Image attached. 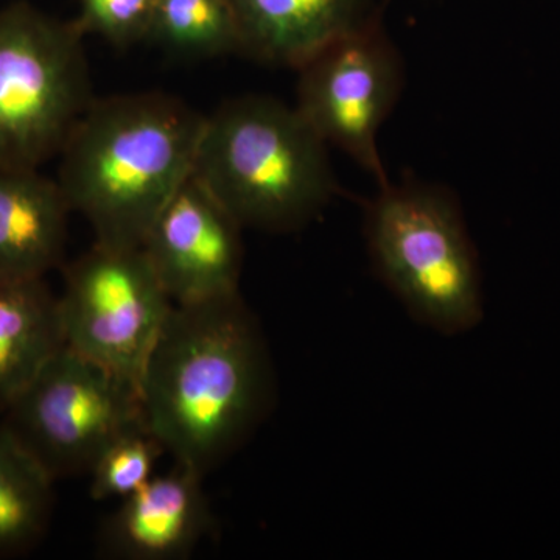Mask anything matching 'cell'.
<instances>
[{
	"mask_svg": "<svg viewBox=\"0 0 560 560\" xmlns=\"http://www.w3.org/2000/svg\"><path fill=\"white\" fill-rule=\"evenodd\" d=\"M275 396L270 352L241 293L173 305L139 381L147 429L201 477L248 441Z\"/></svg>",
	"mask_w": 560,
	"mask_h": 560,
	"instance_id": "obj_1",
	"label": "cell"
},
{
	"mask_svg": "<svg viewBox=\"0 0 560 560\" xmlns=\"http://www.w3.org/2000/svg\"><path fill=\"white\" fill-rule=\"evenodd\" d=\"M205 114L164 92L94 98L58 154V186L98 245L140 248L194 173Z\"/></svg>",
	"mask_w": 560,
	"mask_h": 560,
	"instance_id": "obj_2",
	"label": "cell"
},
{
	"mask_svg": "<svg viewBox=\"0 0 560 560\" xmlns=\"http://www.w3.org/2000/svg\"><path fill=\"white\" fill-rule=\"evenodd\" d=\"M329 149L296 106L242 95L206 116L194 176L243 230L289 234L340 194Z\"/></svg>",
	"mask_w": 560,
	"mask_h": 560,
	"instance_id": "obj_3",
	"label": "cell"
},
{
	"mask_svg": "<svg viewBox=\"0 0 560 560\" xmlns=\"http://www.w3.org/2000/svg\"><path fill=\"white\" fill-rule=\"evenodd\" d=\"M372 268L422 326L467 334L485 316L477 248L458 198L441 184L388 179L363 202Z\"/></svg>",
	"mask_w": 560,
	"mask_h": 560,
	"instance_id": "obj_4",
	"label": "cell"
},
{
	"mask_svg": "<svg viewBox=\"0 0 560 560\" xmlns=\"http://www.w3.org/2000/svg\"><path fill=\"white\" fill-rule=\"evenodd\" d=\"M83 36L31 3L0 11V168L39 171L94 101Z\"/></svg>",
	"mask_w": 560,
	"mask_h": 560,
	"instance_id": "obj_5",
	"label": "cell"
},
{
	"mask_svg": "<svg viewBox=\"0 0 560 560\" xmlns=\"http://www.w3.org/2000/svg\"><path fill=\"white\" fill-rule=\"evenodd\" d=\"M0 415L55 482L90 475L117 438L147 427L138 386L69 348Z\"/></svg>",
	"mask_w": 560,
	"mask_h": 560,
	"instance_id": "obj_6",
	"label": "cell"
},
{
	"mask_svg": "<svg viewBox=\"0 0 560 560\" xmlns=\"http://www.w3.org/2000/svg\"><path fill=\"white\" fill-rule=\"evenodd\" d=\"M296 70L294 106L302 117L377 186L386 183L378 135L400 101L407 72L383 13L331 40Z\"/></svg>",
	"mask_w": 560,
	"mask_h": 560,
	"instance_id": "obj_7",
	"label": "cell"
},
{
	"mask_svg": "<svg viewBox=\"0 0 560 560\" xmlns=\"http://www.w3.org/2000/svg\"><path fill=\"white\" fill-rule=\"evenodd\" d=\"M66 348L138 386L173 302L142 248L94 246L65 270Z\"/></svg>",
	"mask_w": 560,
	"mask_h": 560,
	"instance_id": "obj_8",
	"label": "cell"
},
{
	"mask_svg": "<svg viewBox=\"0 0 560 560\" xmlns=\"http://www.w3.org/2000/svg\"><path fill=\"white\" fill-rule=\"evenodd\" d=\"M243 231L191 173L140 248L173 305L221 300L241 293Z\"/></svg>",
	"mask_w": 560,
	"mask_h": 560,
	"instance_id": "obj_9",
	"label": "cell"
},
{
	"mask_svg": "<svg viewBox=\"0 0 560 560\" xmlns=\"http://www.w3.org/2000/svg\"><path fill=\"white\" fill-rule=\"evenodd\" d=\"M200 474L173 463L109 515L101 550L120 560L187 559L213 528L212 511Z\"/></svg>",
	"mask_w": 560,
	"mask_h": 560,
	"instance_id": "obj_10",
	"label": "cell"
},
{
	"mask_svg": "<svg viewBox=\"0 0 560 560\" xmlns=\"http://www.w3.org/2000/svg\"><path fill=\"white\" fill-rule=\"evenodd\" d=\"M242 54L298 69L341 35L383 13L377 0H230Z\"/></svg>",
	"mask_w": 560,
	"mask_h": 560,
	"instance_id": "obj_11",
	"label": "cell"
},
{
	"mask_svg": "<svg viewBox=\"0 0 560 560\" xmlns=\"http://www.w3.org/2000/svg\"><path fill=\"white\" fill-rule=\"evenodd\" d=\"M70 213L57 179L0 168V285L46 279L61 267Z\"/></svg>",
	"mask_w": 560,
	"mask_h": 560,
	"instance_id": "obj_12",
	"label": "cell"
},
{
	"mask_svg": "<svg viewBox=\"0 0 560 560\" xmlns=\"http://www.w3.org/2000/svg\"><path fill=\"white\" fill-rule=\"evenodd\" d=\"M65 348L58 296L46 279L0 285V412Z\"/></svg>",
	"mask_w": 560,
	"mask_h": 560,
	"instance_id": "obj_13",
	"label": "cell"
},
{
	"mask_svg": "<svg viewBox=\"0 0 560 560\" xmlns=\"http://www.w3.org/2000/svg\"><path fill=\"white\" fill-rule=\"evenodd\" d=\"M54 485L0 422V559L22 558L46 537Z\"/></svg>",
	"mask_w": 560,
	"mask_h": 560,
	"instance_id": "obj_14",
	"label": "cell"
},
{
	"mask_svg": "<svg viewBox=\"0 0 560 560\" xmlns=\"http://www.w3.org/2000/svg\"><path fill=\"white\" fill-rule=\"evenodd\" d=\"M147 40L187 60L242 54L230 0H156Z\"/></svg>",
	"mask_w": 560,
	"mask_h": 560,
	"instance_id": "obj_15",
	"label": "cell"
},
{
	"mask_svg": "<svg viewBox=\"0 0 560 560\" xmlns=\"http://www.w3.org/2000/svg\"><path fill=\"white\" fill-rule=\"evenodd\" d=\"M164 455H167L165 448L147 427L121 434L92 467V499H127L153 478L158 460Z\"/></svg>",
	"mask_w": 560,
	"mask_h": 560,
	"instance_id": "obj_16",
	"label": "cell"
},
{
	"mask_svg": "<svg viewBox=\"0 0 560 560\" xmlns=\"http://www.w3.org/2000/svg\"><path fill=\"white\" fill-rule=\"evenodd\" d=\"M156 0H80L81 32L101 36L110 46H135L149 39Z\"/></svg>",
	"mask_w": 560,
	"mask_h": 560,
	"instance_id": "obj_17",
	"label": "cell"
}]
</instances>
